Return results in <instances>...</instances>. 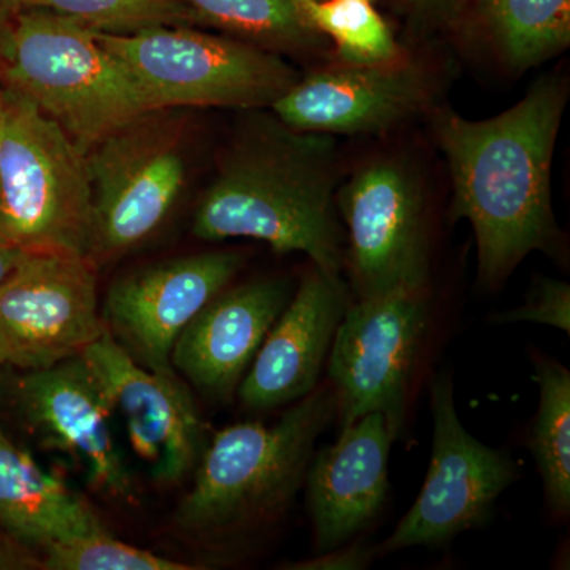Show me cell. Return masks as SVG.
Returning a JSON list of instances; mask_svg holds the SVG:
<instances>
[{
    "label": "cell",
    "mask_w": 570,
    "mask_h": 570,
    "mask_svg": "<svg viewBox=\"0 0 570 570\" xmlns=\"http://www.w3.org/2000/svg\"><path fill=\"white\" fill-rule=\"evenodd\" d=\"M96 264L82 255L21 250L0 283V362L45 370L81 355L107 332Z\"/></svg>",
    "instance_id": "cell-10"
},
{
    "label": "cell",
    "mask_w": 570,
    "mask_h": 570,
    "mask_svg": "<svg viewBox=\"0 0 570 570\" xmlns=\"http://www.w3.org/2000/svg\"><path fill=\"white\" fill-rule=\"evenodd\" d=\"M32 569H41V560L37 557L36 549L0 530V570Z\"/></svg>",
    "instance_id": "cell-28"
},
{
    "label": "cell",
    "mask_w": 570,
    "mask_h": 570,
    "mask_svg": "<svg viewBox=\"0 0 570 570\" xmlns=\"http://www.w3.org/2000/svg\"><path fill=\"white\" fill-rule=\"evenodd\" d=\"M356 298L425 292L430 228L422 184L396 157L360 167L336 194Z\"/></svg>",
    "instance_id": "cell-8"
},
{
    "label": "cell",
    "mask_w": 570,
    "mask_h": 570,
    "mask_svg": "<svg viewBox=\"0 0 570 570\" xmlns=\"http://www.w3.org/2000/svg\"><path fill=\"white\" fill-rule=\"evenodd\" d=\"M534 370L539 409L528 445L551 517L566 520L570 513V373L557 360L542 355L535 356Z\"/></svg>",
    "instance_id": "cell-21"
},
{
    "label": "cell",
    "mask_w": 570,
    "mask_h": 570,
    "mask_svg": "<svg viewBox=\"0 0 570 570\" xmlns=\"http://www.w3.org/2000/svg\"><path fill=\"white\" fill-rule=\"evenodd\" d=\"M431 412L433 452L425 483L382 543V553L442 546L482 527L497 499L519 479V464L508 453L482 444L461 423L449 374H441L431 385Z\"/></svg>",
    "instance_id": "cell-11"
},
{
    "label": "cell",
    "mask_w": 570,
    "mask_h": 570,
    "mask_svg": "<svg viewBox=\"0 0 570 570\" xmlns=\"http://www.w3.org/2000/svg\"><path fill=\"white\" fill-rule=\"evenodd\" d=\"M373 561V551L367 550L362 543L346 547V543L336 549L322 551L311 560L292 562L284 569L292 570H362Z\"/></svg>",
    "instance_id": "cell-27"
},
{
    "label": "cell",
    "mask_w": 570,
    "mask_h": 570,
    "mask_svg": "<svg viewBox=\"0 0 570 570\" xmlns=\"http://www.w3.org/2000/svg\"><path fill=\"white\" fill-rule=\"evenodd\" d=\"M348 302L341 275L311 266L238 385L243 406L272 411L314 392Z\"/></svg>",
    "instance_id": "cell-16"
},
{
    "label": "cell",
    "mask_w": 570,
    "mask_h": 570,
    "mask_svg": "<svg viewBox=\"0 0 570 570\" xmlns=\"http://www.w3.org/2000/svg\"><path fill=\"white\" fill-rule=\"evenodd\" d=\"M89 261H116L163 228L186 189V134L171 110H153L89 149Z\"/></svg>",
    "instance_id": "cell-7"
},
{
    "label": "cell",
    "mask_w": 570,
    "mask_h": 570,
    "mask_svg": "<svg viewBox=\"0 0 570 570\" xmlns=\"http://www.w3.org/2000/svg\"><path fill=\"white\" fill-rule=\"evenodd\" d=\"M566 97L564 81L546 77L494 118L471 121L450 108L431 111L452 176L450 217L471 224L485 287L504 283L534 250H560L551 163Z\"/></svg>",
    "instance_id": "cell-1"
},
{
    "label": "cell",
    "mask_w": 570,
    "mask_h": 570,
    "mask_svg": "<svg viewBox=\"0 0 570 570\" xmlns=\"http://www.w3.org/2000/svg\"><path fill=\"white\" fill-rule=\"evenodd\" d=\"M41 569L48 570H195V566L159 557L112 538L107 530L48 543Z\"/></svg>",
    "instance_id": "cell-25"
},
{
    "label": "cell",
    "mask_w": 570,
    "mask_h": 570,
    "mask_svg": "<svg viewBox=\"0 0 570 570\" xmlns=\"http://www.w3.org/2000/svg\"><path fill=\"white\" fill-rule=\"evenodd\" d=\"M91 236L88 156L32 100L0 85V238L88 257Z\"/></svg>",
    "instance_id": "cell-5"
},
{
    "label": "cell",
    "mask_w": 570,
    "mask_h": 570,
    "mask_svg": "<svg viewBox=\"0 0 570 570\" xmlns=\"http://www.w3.org/2000/svg\"><path fill=\"white\" fill-rule=\"evenodd\" d=\"M20 254L21 249L0 238V283L9 276Z\"/></svg>",
    "instance_id": "cell-31"
},
{
    "label": "cell",
    "mask_w": 570,
    "mask_h": 570,
    "mask_svg": "<svg viewBox=\"0 0 570 570\" xmlns=\"http://www.w3.org/2000/svg\"><path fill=\"white\" fill-rule=\"evenodd\" d=\"M80 22L94 32L127 36L159 26H198L184 0H14Z\"/></svg>",
    "instance_id": "cell-24"
},
{
    "label": "cell",
    "mask_w": 570,
    "mask_h": 570,
    "mask_svg": "<svg viewBox=\"0 0 570 570\" xmlns=\"http://www.w3.org/2000/svg\"><path fill=\"white\" fill-rule=\"evenodd\" d=\"M493 324L531 322L570 333V285L564 281L539 277L523 306L493 317Z\"/></svg>",
    "instance_id": "cell-26"
},
{
    "label": "cell",
    "mask_w": 570,
    "mask_h": 570,
    "mask_svg": "<svg viewBox=\"0 0 570 570\" xmlns=\"http://www.w3.org/2000/svg\"><path fill=\"white\" fill-rule=\"evenodd\" d=\"M243 266V255L213 250L146 266L119 277L105 299L104 322L112 340L154 373L176 374V340Z\"/></svg>",
    "instance_id": "cell-12"
},
{
    "label": "cell",
    "mask_w": 570,
    "mask_h": 570,
    "mask_svg": "<svg viewBox=\"0 0 570 570\" xmlns=\"http://www.w3.org/2000/svg\"><path fill=\"white\" fill-rule=\"evenodd\" d=\"M0 530L32 549L107 530L91 505L0 428Z\"/></svg>",
    "instance_id": "cell-19"
},
{
    "label": "cell",
    "mask_w": 570,
    "mask_h": 570,
    "mask_svg": "<svg viewBox=\"0 0 570 570\" xmlns=\"http://www.w3.org/2000/svg\"><path fill=\"white\" fill-rule=\"evenodd\" d=\"M469 2L474 3L502 59L512 70H530L570 45V0Z\"/></svg>",
    "instance_id": "cell-20"
},
{
    "label": "cell",
    "mask_w": 570,
    "mask_h": 570,
    "mask_svg": "<svg viewBox=\"0 0 570 570\" xmlns=\"http://www.w3.org/2000/svg\"><path fill=\"white\" fill-rule=\"evenodd\" d=\"M340 179L332 135L298 132L257 116L228 146L193 223L204 242L250 238L276 253H303L332 275L344 266L336 214Z\"/></svg>",
    "instance_id": "cell-2"
},
{
    "label": "cell",
    "mask_w": 570,
    "mask_h": 570,
    "mask_svg": "<svg viewBox=\"0 0 570 570\" xmlns=\"http://www.w3.org/2000/svg\"><path fill=\"white\" fill-rule=\"evenodd\" d=\"M0 85L32 100L86 154L153 111L129 67L96 32L48 10L18 11Z\"/></svg>",
    "instance_id": "cell-4"
},
{
    "label": "cell",
    "mask_w": 570,
    "mask_h": 570,
    "mask_svg": "<svg viewBox=\"0 0 570 570\" xmlns=\"http://www.w3.org/2000/svg\"><path fill=\"white\" fill-rule=\"evenodd\" d=\"M13 396L22 422L41 445L80 464L97 490L132 501V474L112 433L115 415L81 355L22 371Z\"/></svg>",
    "instance_id": "cell-14"
},
{
    "label": "cell",
    "mask_w": 570,
    "mask_h": 570,
    "mask_svg": "<svg viewBox=\"0 0 570 570\" xmlns=\"http://www.w3.org/2000/svg\"><path fill=\"white\" fill-rule=\"evenodd\" d=\"M96 33L129 67L153 110L272 108L299 78L275 51L194 26H159L127 36Z\"/></svg>",
    "instance_id": "cell-6"
},
{
    "label": "cell",
    "mask_w": 570,
    "mask_h": 570,
    "mask_svg": "<svg viewBox=\"0 0 570 570\" xmlns=\"http://www.w3.org/2000/svg\"><path fill=\"white\" fill-rule=\"evenodd\" d=\"M292 295L287 279H258L220 292L176 340L175 373L205 395L230 400Z\"/></svg>",
    "instance_id": "cell-17"
},
{
    "label": "cell",
    "mask_w": 570,
    "mask_h": 570,
    "mask_svg": "<svg viewBox=\"0 0 570 570\" xmlns=\"http://www.w3.org/2000/svg\"><path fill=\"white\" fill-rule=\"evenodd\" d=\"M18 11H20V7L14 0H0V67L6 61Z\"/></svg>",
    "instance_id": "cell-30"
},
{
    "label": "cell",
    "mask_w": 570,
    "mask_h": 570,
    "mask_svg": "<svg viewBox=\"0 0 570 570\" xmlns=\"http://www.w3.org/2000/svg\"><path fill=\"white\" fill-rule=\"evenodd\" d=\"M0 366H2V362H0Z\"/></svg>",
    "instance_id": "cell-32"
},
{
    "label": "cell",
    "mask_w": 570,
    "mask_h": 570,
    "mask_svg": "<svg viewBox=\"0 0 570 570\" xmlns=\"http://www.w3.org/2000/svg\"><path fill=\"white\" fill-rule=\"evenodd\" d=\"M81 356L151 478L164 485L186 479L206 448L204 423L186 385L176 374L135 362L108 330Z\"/></svg>",
    "instance_id": "cell-13"
},
{
    "label": "cell",
    "mask_w": 570,
    "mask_h": 570,
    "mask_svg": "<svg viewBox=\"0 0 570 570\" xmlns=\"http://www.w3.org/2000/svg\"><path fill=\"white\" fill-rule=\"evenodd\" d=\"M198 24L212 26L265 50L314 55L325 37L303 18L299 0H184Z\"/></svg>",
    "instance_id": "cell-22"
},
{
    "label": "cell",
    "mask_w": 570,
    "mask_h": 570,
    "mask_svg": "<svg viewBox=\"0 0 570 570\" xmlns=\"http://www.w3.org/2000/svg\"><path fill=\"white\" fill-rule=\"evenodd\" d=\"M392 442L384 415L371 412L314 453L303 485L318 553L347 543L384 508Z\"/></svg>",
    "instance_id": "cell-18"
},
{
    "label": "cell",
    "mask_w": 570,
    "mask_h": 570,
    "mask_svg": "<svg viewBox=\"0 0 570 570\" xmlns=\"http://www.w3.org/2000/svg\"><path fill=\"white\" fill-rule=\"evenodd\" d=\"M428 326L425 292L348 302L328 356L340 430L363 415L381 412L395 441Z\"/></svg>",
    "instance_id": "cell-9"
},
{
    "label": "cell",
    "mask_w": 570,
    "mask_h": 570,
    "mask_svg": "<svg viewBox=\"0 0 570 570\" xmlns=\"http://www.w3.org/2000/svg\"><path fill=\"white\" fill-rule=\"evenodd\" d=\"M431 100L433 86L417 63L341 62L298 78L272 112L298 132L376 135L425 112Z\"/></svg>",
    "instance_id": "cell-15"
},
{
    "label": "cell",
    "mask_w": 570,
    "mask_h": 570,
    "mask_svg": "<svg viewBox=\"0 0 570 570\" xmlns=\"http://www.w3.org/2000/svg\"><path fill=\"white\" fill-rule=\"evenodd\" d=\"M303 18L335 43L337 59L374 66L401 59L395 37L371 0H299Z\"/></svg>",
    "instance_id": "cell-23"
},
{
    "label": "cell",
    "mask_w": 570,
    "mask_h": 570,
    "mask_svg": "<svg viewBox=\"0 0 570 570\" xmlns=\"http://www.w3.org/2000/svg\"><path fill=\"white\" fill-rule=\"evenodd\" d=\"M466 0H414L415 20L422 24H439L452 20Z\"/></svg>",
    "instance_id": "cell-29"
},
{
    "label": "cell",
    "mask_w": 570,
    "mask_h": 570,
    "mask_svg": "<svg viewBox=\"0 0 570 570\" xmlns=\"http://www.w3.org/2000/svg\"><path fill=\"white\" fill-rule=\"evenodd\" d=\"M333 420L335 393L326 385L273 425L225 428L202 453L193 489L176 509V528L208 546L235 547L275 527L303 489L317 439Z\"/></svg>",
    "instance_id": "cell-3"
}]
</instances>
